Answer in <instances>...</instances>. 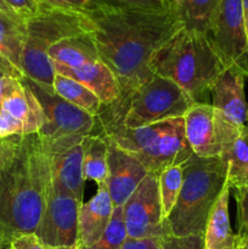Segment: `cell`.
<instances>
[{
	"mask_svg": "<svg viewBox=\"0 0 248 249\" xmlns=\"http://www.w3.org/2000/svg\"><path fill=\"white\" fill-rule=\"evenodd\" d=\"M99 57L113 72L121 97L101 109L100 129L118 124L131 95L153 77L151 60L156 51L184 28L172 0L158 9H112L90 5L83 11Z\"/></svg>",
	"mask_w": 248,
	"mask_h": 249,
	"instance_id": "1",
	"label": "cell"
},
{
	"mask_svg": "<svg viewBox=\"0 0 248 249\" xmlns=\"http://www.w3.org/2000/svg\"><path fill=\"white\" fill-rule=\"evenodd\" d=\"M50 180V160L39 134L0 139V249L35 232Z\"/></svg>",
	"mask_w": 248,
	"mask_h": 249,
	"instance_id": "2",
	"label": "cell"
},
{
	"mask_svg": "<svg viewBox=\"0 0 248 249\" xmlns=\"http://www.w3.org/2000/svg\"><path fill=\"white\" fill-rule=\"evenodd\" d=\"M151 70L174 82L194 102H204L225 67L206 33L182 28L156 51Z\"/></svg>",
	"mask_w": 248,
	"mask_h": 249,
	"instance_id": "3",
	"label": "cell"
},
{
	"mask_svg": "<svg viewBox=\"0 0 248 249\" xmlns=\"http://www.w3.org/2000/svg\"><path fill=\"white\" fill-rule=\"evenodd\" d=\"M184 181L165 224L170 235H203L207 220L228 180V164L218 157L192 155L184 163Z\"/></svg>",
	"mask_w": 248,
	"mask_h": 249,
	"instance_id": "4",
	"label": "cell"
},
{
	"mask_svg": "<svg viewBox=\"0 0 248 249\" xmlns=\"http://www.w3.org/2000/svg\"><path fill=\"white\" fill-rule=\"evenodd\" d=\"M26 21V43L22 53V73L29 80L53 90V61L48 51L70 36L88 33L90 23L83 11L62 9L46 2L39 14Z\"/></svg>",
	"mask_w": 248,
	"mask_h": 249,
	"instance_id": "5",
	"label": "cell"
},
{
	"mask_svg": "<svg viewBox=\"0 0 248 249\" xmlns=\"http://www.w3.org/2000/svg\"><path fill=\"white\" fill-rule=\"evenodd\" d=\"M100 135L131 153L148 173L155 174L170 164H182L194 155L185 136L182 117L135 129L114 124L102 129Z\"/></svg>",
	"mask_w": 248,
	"mask_h": 249,
	"instance_id": "6",
	"label": "cell"
},
{
	"mask_svg": "<svg viewBox=\"0 0 248 249\" xmlns=\"http://www.w3.org/2000/svg\"><path fill=\"white\" fill-rule=\"evenodd\" d=\"M40 102L48 123L39 131V138L48 155L65 151L82 143L85 136L94 133L95 117L70 104L38 83L24 78Z\"/></svg>",
	"mask_w": 248,
	"mask_h": 249,
	"instance_id": "7",
	"label": "cell"
},
{
	"mask_svg": "<svg viewBox=\"0 0 248 249\" xmlns=\"http://www.w3.org/2000/svg\"><path fill=\"white\" fill-rule=\"evenodd\" d=\"M194 104V100L174 82L153 74L131 95L118 124L135 129L167 119L181 118Z\"/></svg>",
	"mask_w": 248,
	"mask_h": 249,
	"instance_id": "8",
	"label": "cell"
},
{
	"mask_svg": "<svg viewBox=\"0 0 248 249\" xmlns=\"http://www.w3.org/2000/svg\"><path fill=\"white\" fill-rule=\"evenodd\" d=\"M207 36L224 67L248 78V38L241 0H220Z\"/></svg>",
	"mask_w": 248,
	"mask_h": 249,
	"instance_id": "9",
	"label": "cell"
},
{
	"mask_svg": "<svg viewBox=\"0 0 248 249\" xmlns=\"http://www.w3.org/2000/svg\"><path fill=\"white\" fill-rule=\"evenodd\" d=\"M46 123L43 107L24 77H5L0 91V139L38 134Z\"/></svg>",
	"mask_w": 248,
	"mask_h": 249,
	"instance_id": "10",
	"label": "cell"
},
{
	"mask_svg": "<svg viewBox=\"0 0 248 249\" xmlns=\"http://www.w3.org/2000/svg\"><path fill=\"white\" fill-rule=\"evenodd\" d=\"M128 238H159L170 235L163 218L158 190V174L148 173L123 204Z\"/></svg>",
	"mask_w": 248,
	"mask_h": 249,
	"instance_id": "11",
	"label": "cell"
},
{
	"mask_svg": "<svg viewBox=\"0 0 248 249\" xmlns=\"http://www.w3.org/2000/svg\"><path fill=\"white\" fill-rule=\"evenodd\" d=\"M82 202L50 180L45 208L34 233L50 248H72L78 241V216Z\"/></svg>",
	"mask_w": 248,
	"mask_h": 249,
	"instance_id": "12",
	"label": "cell"
},
{
	"mask_svg": "<svg viewBox=\"0 0 248 249\" xmlns=\"http://www.w3.org/2000/svg\"><path fill=\"white\" fill-rule=\"evenodd\" d=\"M106 138V136H105ZM108 142V156H107L106 186L114 207H123L126 199L131 196L136 187L140 185L148 174L146 168L138 158L131 153L119 147L116 142L106 138Z\"/></svg>",
	"mask_w": 248,
	"mask_h": 249,
	"instance_id": "13",
	"label": "cell"
},
{
	"mask_svg": "<svg viewBox=\"0 0 248 249\" xmlns=\"http://www.w3.org/2000/svg\"><path fill=\"white\" fill-rule=\"evenodd\" d=\"M211 95L214 112L231 126L242 130L248 123L245 78L240 73L225 68L214 82Z\"/></svg>",
	"mask_w": 248,
	"mask_h": 249,
	"instance_id": "14",
	"label": "cell"
},
{
	"mask_svg": "<svg viewBox=\"0 0 248 249\" xmlns=\"http://www.w3.org/2000/svg\"><path fill=\"white\" fill-rule=\"evenodd\" d=\"M185 136L194 155L202 158L221 155L214 109L207 102H195L184 114Z\"/></svg>",
	"mask_w": 248,
	"mask_h": 249,
	"instance_id": "15",
	"label": "cell"
},
{
	"mask_svg": "<svg viewBox=\"0 0 248 249\" xmlns=\"http://www.w3.org/2000/svg\"><path fill=\"white\" fill-rule=\"evenodd\" d=\"M113 211V202L106 184H99L96 194L80 206L78 216V245L87 248L97 242L108 228Z\"/></svg>",
	"mask_w": 248,
	"mask_h": 249,
	"instance_id": "16",
	"label": "cell"
},
{
	"mask_svg": "<svg viewBox=\"0 0 248 249\" xmlns=\"http://www.w3.org/2000/svg\"><path fill=\"white\" fill-rule=\"evenodd\" d=\"M53 65L55 73L72 78L91 90L101 101L102 109L111 107L121 97V90L113 72L101 60L78 70L67 68L53 62Z\"/></svg>",
	"mask_w": 248,
	"mask_h": 249,
	"instance_id": "17",
	"label": "cell"
},
{
	"mask_svg": "<svg viewBox=\"0 0 248 249\" xmlns=\"http://www.w3.org/2000/svg\"><path fill=\"white\" fill-rule=\"evenodd\" d=\"M49 160L51 180L83 203L85 179L83 173L82 143L55 155H49Z\"/></svg>",
	"mask_w": 248,
	"mask_h": 249,
	"instance_id": "18",
	"label": "cell"
},
{
	"mask_svg": "<svg viewBox=\"0 0 248 249\" xmlns=\"http://www.w3.org/2000/svg\"><path fill=\"white\" fill-rule=\"evenodd\" d=\"M231 186L226 182L218 201L214 204L204 229V249H235L236 235L232 232L229 216Z\"/></svg>",
	"mask_w": 248,
	"mask_h": 249,
	"instance_id": "19",
	"label": "cell"
},
{
	"mask_svg": "<svg viewBox=\"0 0 248 249\" xmlns=\"http://www.w3.org/2000/svg\"><path fill=\"white\" fill-rule=\"evenodd\" d=\"M48 55L53 63L73 70L83 68L100 60L89 32L62 39L53 44L49 49Z\"/></svg>",
	"mask_w": 248,
	"mask_h": 249,
	"instance_id": "20",
	"label": "cell"
},
{
	"mask_svg": "<svg viewBox=\"0 0 248 249\" xmlns=\"http://www.w3.org/2000/svg\"><path fill=\"white\" fill-rule=\"evenodd\" d=\"M24 43L26 21L15 14L0 11V55L10 61L21 73Z\"/></svg>",
	"mask_w": 248,
	"mask_h": 249,
	"instance_id": "21",
	"label": "cell"
},
{
	"mask_svg": "<svg viewBox=\"0 0 248 249\" xmlns=\"http://www.w3.org/2000/svg\"><path fill=\"white\" fill-rule=\"evenodd\" d=\"M83 148V173L84 179L95 181L97 185L106 184L108 165V142L100 134L91 133L82 141Z\"/></svg>",
	"mask_w": 248,
	"mask_h": 249,
	"instance_id": "22",
	"label": "cell"
},
{
	"mask_svg": "<svg viewBox=\"0 0 248 249\" xmlns=\"http://www.w3.org/2000/svg\"><path fill=\"white\" fill-rule=\"evenodd\" d=\"M53 88L55 94L70 104L77 106L78 108L91 114L95 118L101 112L102 104L100 99L82 83L55 73Z\"/></svg>",
	"mask_w": 248,
	"mask_h": 249,
	"instance_id": "23",
	"label": "cell"
},
{
	"mask_svg": "<svg viewBox=\"0 0 248 249\" xmlns=\"http://www.w3.org/2000/svg\"><path fill=\"white\" fill-rule=\"evenodd\" d=\"M184 28L208 33L220 0H172Z\"/></svg>",
	"mask_w": 248,
	"mask_h": 249,
	"instance_id": "24",
	"label": "cell"
},
{
	"mask_svg": "<svg viewBox=\"0 0 248 249\" xmlns=\"http://www.w3.org/2000/svg\"><path fill=\"white\" fill-rule=\"evenodd\" d=\"M228 164V180L236 189L248 174V124L220 156Z\"/></svg>",
	"mask_w": 248,
	"mask_h": 249,
	"instance_id": "25",
	"label": "cell"
},
{
	"mask_svg": "<svg viewBox=\"0 0 248 249\" xmlns=\"http://www.w3.org/2000/svg\"><path fill=\"white\" fill-rule=\"evenodd\" d=\"M184 164V163H182ZM170 164L163 168L158 174V190L163 218L167 219L177 201L184 181V165Z\"/></svg>",
	"mask_w": 248,
	"mask_h": 249,
	"instance_id": "26",
	"label": "cell"
},
{
	"mask_svg": "<svg viewBox=\"0 0 248 249\" xmlns=\"http://www.w3.org/2000/svg\"><path fill=\"white\" fill-rule=\"evenodd\" d=\"M128 238L123 218V207H114L108 228L97 242L84 249H122Z\"/></svg>",
	"mask_w": 248,
	"mask_h": 249,
	"instance_id": "27",
	"label": "cell"
},
{
	"mask_svg": "<svg viewBox=\"0 0 248 249\" xmlns=\"http://www.w3.org/2000/svg\"><path fill=\"white\" fill-rule=\"evenodd\" d=\"M167 0H90V5L112 9H158Z\"/></svg>",
	"mask_w": 248,
	"mask_h": 249,
	"instance_id": "28",
	"label": "cell"
},
{
	"mask_svg": "<svg viewBox=\"0 0 248 249\" xmlns=\"http://www.w3.org/2000/svg\"><path fill=\"white\" fill-rule=\"evenodd\" d=\"M162 249H204L203 235H168L162 238Z\"/></svg>",
	"mask_w": 248,
	"mask_h": 249,
	"instance_id": "29",
	"label": "cell"
},
{
	"mask_svg": "<svg viewBox=\"0 0 248 249\" xmlns=\"http://www.w3.org/2000/svg\"><path fill=\"white\" fill-rule=\"evenodd\" d=\"M15 15L23 19L35 16L45 6L44 0H2Z\"/></svg>",
	"mask_w": 248,
	"mask_h": 249,
	"instance_id": "30",
	"label": "cell"
},
{
	"mask_svg": "<svg viewBox=\"0 0 248 249\" xmlns=\"http://www.w3.org/2000/svg\"><path fill=\"white\" fill-rule=\"evenodd\" d=\"M235 199L237 202V236L248 235V186H240L235 189Z\"/></svg>",
	"mask_w": 248,
	"mask_h": 249,
	"instance_id": "31",
	"label": "cell"
},
{
	"mask_svg": "<svg viewBox=\"0 0 248 249\" xmlns=\"http://www.w3.org/2000/svg\"><path fill=\"white\" fill-rule=\"evenodd\" d=\"M7 249H53L45 245L35 233L18 236L9 245Z\"/></svg>",
	"mask_w": 248,
	"mask_h": 249,
	"instance_id": "32",
	"label": "cell"
},
{
	"mask_svg": "<svg viewBox=\"0 0 248 249\" xmlns=\"http://www.w3.org/2000/svg\"><path fill=\"white\" fill-rule=\"evenodd\" d=\"M122 249H162V240L159 238H142V240L126 238Z\"/></svg>",
	"mask_w": 248,
	"mask_h": 249,
	"instance_id": "33",
	"label": "cell"
},
{
	"mask_svg": "<svg viewBox=\"0 0 248 249\" xmlns=\"http://www.w3.org/2000/svg\"><path fill=\"white\" fill-rule=\"evenodd\" d=\"M44 1L53 5V6L74 10V11H84L90 5V0H44Z\"/></svg>",
	"mask_w": 248,
	"mask_h": 249,
	"instance_id": "34",
	"label": "cell"
},
{
	"mask_svg": "<svg viewBox=\"0 0 248 249\" xmlns=\"http://www.w3.org/2000/svg\"><path fill=\"white\" fill-rule=\"evenodd\" d=\"M7 75H16V77H23L21 72L12 65L10 61H7L6 58L2 57L0 55V91H1V84L2 80Z\"/></svg>",
	"mask_w": 248,
	"mask_h": 249,
	"instance_id": "35",
	"label": "cell"
},
{
	"mask_svg": "<svg viewBox=\"0 0 248 249\" xmlns=\"http://www.w3.org/2000/svg\"><path fill=\"white\" fill-rule=\"evenodd\" d=\"M241 5H242L243 22H245L246 33H247V38H248V0H241Z\"/></svg>",
	"mask_w": 248,
	"mask_h": 249,
	"instance_id": "36",
	"label": "cell"
},
{
	"mask_svg": "<svg viewBox=\"0 0 248 249\" xmlns=\"http://www.w3.org/2000/svg\"><path fill=\"white\" fill-rule=\"evenodd\" d=\"M235 248L248 249V235L247 236L236 235V247Z\"/></svg>",
	"mask_w": 248,
	"mask_h": 249,
	"instance_id": "37",
	"label": "cell"
},
{
	"mask_svg": "<svg viewBox=\"0 0 248 249\" xmlns=\"http://www.w3.org/2000/svg\"><path fill=\"white\" fill-rule=\"evenodd\" d=\"M0 11H1V12H6V14H14V12H12L11 10H10V7L7 6V5L5 4V2L2 1V0H0Z\"/></svg>",
	"mask_w": 248,
	"mask_h": 249,
	"instance_id": "38",
	"label": "cell"
},
{
	"mask_svg": "<svg viewBox=\"0 0 248 249\" xmlns=\"http://www.w3.org/2000/svg\"><path fill=\"white\" fill-rule=\"evenodd\" d=\"M240 186H248V174H247V177H246L245 179H243V181L241 182V184L238 185L237 187H240Z\"/></svg>",
	"mask_w": 248,
	"mask_h": 249,
	"instance_id": "39",
	"label": "cell"
},
{
	"mask_svg": "<svg viewBox=\"0 0 248 249\" xmlns=\"http://www.w3.org/2000/svg\"><path fill=\"white\" fill-rule=\"evenodd\" d=\"M70 249H84V248H83L82 246H80V245H78V243H77V245H75L74 247H72V248H70Z\"/></svg>",
	"mask_w": 248,
	"mask_h": 249,
	"instance_id": "40",
	"label": "cell"
},
{
	"mask_svg": "<svg viewBox=\"0 0 248 249\" xmlns=\"http://www.w3.org/2000/svg\"><path fill=\"white\" fill-rule=\"evenodd\" d=\"M235 249H241V248H235Z\"/></svg>",
	"mask_w": 248,
	"mask_h": 249,
	"instance_id": "41",
	"label": "cell"
},
{
	"mask_svg": "<svg viewBox=\"0 0 248 249\" xmlns=\"http://www.w3.org/2000/svg\"><path fill=\"white\" fill-rule=\"evenodd\" d=\"M247 124H248V123H247Z\"/></svg>",
	"mask_w": 248,
	"mask_h": 249,
	"instance_id": "42",
	"label": "cell"
}]
</instances>
